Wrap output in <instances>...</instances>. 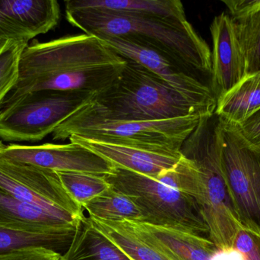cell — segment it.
Wrapping results in <instances>:
<instances>
[{
	"mask_svg": "<svg viewBox=\"0 0 260 260\" xmlns=\"http://www.w3.org/2000/svg\"><path fill=\"white\" fill-rule=\"evenodd\" d=\"M212 260H244L242 254L235 248L218 249Z\"/></svg>",
	"mask_w": 260,
	"mask_h": 260,
	"instance_id": "obj_29",
	"label": "cell"
},
{
	"mask_svg": "<svg viewBox=\"0 0 260 260\" xmlns=\"http://www.w3.org/2000/svg\"><path fill=\"white\" fill-rule=\"evenodd\" d=\"M212 52L211 87L217 102L247 76L246 62L232 17L222 12L210 26Z\"/></svg>",
	"mask_w": 260,
	"mask_h": 260,
	"instance_id": "obj_12",
	"label": "cell"
},
{
	"mask_svg": "<svg viewBox=\"0 0 260 260\" xmlns=\"http://www.w3.org/2000/svg\"><path fill=\"white\" fill-rule=\"evenodd\" d=\"M117 54L143 66L180 94L215 112L217 100L211 78L161 50L127 38H99Z\"/></svg>",
	"mask_w": 260,
	"mask_h": 260,
	"instance_id": "obj_9",
	"label": "cell"
},
{
	"mask_svg": "<svg viewBox=\"0 0 260 260\" xmlns=\"http://www.w3.org/2000/svg\"><path fill=\"white\" fill-rule=\"evenodd\" d=\"M120 76L59 127L105 121L151 122L214 114L143 66L127 61Z\"/></svg>",
	"mask_w": 260,
	"mask_h": 260,
	"instance_id": "obj_3",
	"label": "cell"
},
{
	"mask_svg": "<svg viewBox=\"0 0 260 260\" xmlns=\"http://www.w3.org/2000/svg\"><path fill=\"white\" fill-rule=\"evenodd\" d=\"M94 94L40 90L20 96L0 109V140L35 143L53 134Z\"/></svg>",
	"mask_w": 260,
	"mask_h": 260,
	"instance_id": "obj_7",
	"label": "cell"
},
{
	"mask_svg": "<svg viewBox=\"0 0 260 260\" xmlns=\"http://www.w3.org/2000/svg\"><path fill=\"white\" fill-rule=\"evenodd\" d=\"M67 21L86 35L127 38L161 50L211 78L212 51L192 24L180 20L98 9H66Z\"/></svg>",
	"mask_w": 260,
	"mask_h": 260,
	"instance_id": "obj_4",
	"label": "cell"
},
{
	"mask_svg": "<svg viewBox=\"0 0 260 260\" xmlns=\"http://www.w3.org/2000/svg\"><path fill=\"white\" fill-rule=\"evenodd\" d=\"M94 228L131 260H173L151 244L133 221H112L89 217Z\"/></svg>",
	"mask_w": 260,
	"mask_h": 260,
	"instance_id": "obj_18",
	"label": "cell"
},
{
	"mask_svg": "<svg viewBox=\"0 0 260 260\" xmlns=\"http://www.w3.org/2000/svg\"><path fill=\"white\" fill-rule=\"evenodd\" d=\"M0 189L49 212L83 219L84 209L71 198L56 171L0 157Z\"/></svg>",
	"mask_w": 260,
	"mask_h": 260,
	"instance_id": "obj_10",
	"label": "cell"
},
{
	"mask_svg": "<svg viewBox=\"0 0 260 260\" xmlns=\"http://www.w3.org/2000/svg\"><path fill=\"white\" fill-rule=\"evenodd\" d=\"M0 260H64L62 253L43 247H22L0 252Z\"/></svg>",
	"mask_w": 260,
	"mask_h": 260,
	"instance_id": "obj_26",
	"label": "cell"
},
{
	"mask_svg": "<svg viewBox=\"0 0 260 260\" xmlns=\"http://www.w3.org/2000/svg\"><path fill=\"white\" fill-rule=\"evenodd\" d=\"M105 178L138 206L144 216L142 223L209 236V227L197 201L187 194L157 179L122 168L114 167Z\"/></svg>",
	"mask_w": 260,
	"mask_h": 260,
	"instance_id": "obj_5",
	"label": "cell"
},
{
	"mask_svg": "<svg viewBox=\"0 0 260 260\" xmlns=\"http://www.w3.org/2000/svg\"><path fill=\"white\" fill-rule=\"evenodd\" d=\"M83 219L53 213L18 199L0 189V227L6 230L37 235L75 236Z\"/></svg>",
	"mask_w": 260,
	"mask_h": 260,
	"instance_id": "obj_14",
	"label": "cell"
},
{
	"mask_svg": "<svg viewBox=\"0 0 260 260\" xmlns=\"http://www.w3.org/2000/svg\"><path fill=\"white\" fill-rule=\"evenodd\" d=\"M57 174L69 195L82 208L111 187L102 176L73 172Z\"/></svg>",
	"mask_w": 260,
	"mask_h": 260,
	"instance_id": "obj_23",
	"label": "cell"
},
{
	"mask_svg": "<svg viewBox=\"0 0 260 260\" xmlns=\"http://www.w3.org/2000/svg\"><path fill=\"white\" fill-rule=\"evenodd\" d=\"M260 108V72L247 75L217 102L215 113L228 125L242 123Z\"/></svg>",
	"mask_w": 260,
	"mask_h": 260,
	"instance_id": "obj_20",
	"label": "cell"
},
{
	"mask_svg": "<svg viewBox=\"0 0 260 260\" xmlns=\"http://www.w3.org/2000/svg\"><path fill=\"white\" fill-rule=\"evenodd\" d=\"M27 44L21 41L0 43V108L18 81L20 60Z\"/></svg>",
	"mask_w": 260,
	"mask_h": 260,
	"instance_id": "obj_25",
	"label": "cell"
},
{
	"mask_svg": "<svg viewBox=\"0 0 260 260\" xmlns=\"http://www.w3.org/2000/svg\"><path fill=\"white\" fill-rule=\"evenodd\" d=\"M126 64L100 38L86 34L35 41L23 50L18 81L1 108L26 93L40 90L95 94L111 85Z\"/></svg>",
	"mask_w": 260,
	"mask_h": 260,
	"instance_id": "obj_1",
	"label": "cell"
},
{
	"mask_svg": "<svg viewBox=\"0 0 260 260\" xmlns=\"http://www.w3.org/2000/svg\"><path fill=\"white\" fill-rule=\"evenodd\" d=\"M64 260H131L85 218L76 230Z\"/></svg>",
	"mask_w": 260,
	"mask_h": 260,
	"instance_id": "obj_21",
	"label": "cell"
},
{
	"mask_svg": "<svg viewBox=\"0 0 260 260\" xmlns=\"http://www.w3.org/2000/svg\"><path fill=\"white\" fill-rule=\"evenodd\" d=\"M70 142L79 143L111 162L114 167L127 169L152 179H157L166 171L172 169L182 157L164 155L138 148L87 140L73 135Z\"/></svg>",
	"mask_w": 260,
	"mask_h": 260,
	"instance_id": "obj_15",
	"label": "cell"
},
{
	"mask_svg": "<svg viewBox=\"0 0 260 260\" xmlns=\"http://www.w3.org/2000/svg\"><path fill=\"white\" fill-rule=\"evenodd\" d=\"M199 116L151 122L105 121L70 127H58L55 140L76 135L87 140L138 148L164 155L182 157L180 149L198 125Z\"/></svg>",
	"mask_w": 260,
	"mask_h": 260,
	"instance_id": "obj_6",
	"label": "cell"
},
{
	"mask_svg": "<svg viewBox=\"0 0 260 260\" xmlns=\"http://www.w3.org/2000/svg\"><path fill=\"white\" fill-rule=\"evenodd\" d=\"M73 238L70 235L21 233L0 227V252L22 247H43L62 254V250H68Z\"/></svg>",
	"mask_w": 260,
	"mask_h": 260,
	"instance_id": "obj_24",
	"label": "cell"
},
{
	"mask_svg": "<svg viewBox=\"0 0 260 260\" xmlns=\"http://www.w3.org/2000/svg\"><path fill=\"white\" fill-rule=\"evenodd\" d=\"M233 248L242 254L244 260H260V235L241 226L237 232Z\"/></svg>",
	"mask_w": 260,
	"mask_h": 260,
	"instance_id": "obj_27",
	"label": "cell"
},
{
	"mask_svg": "<svg viewBox=\"0 0 260 260\" xmlns=\"http://www.w3.org/2000/svg\"><path fill=\"white\" fill-rule=\"evenodd\" d=\"M230 11L247 75L260 72V0L223 1Z\"/></svg>",
	"mask_w": 260,
	"mask_h": 260,
	"instance_id": "obj_17",
	"label": "cell"
},
{
	"mask_svg": "<svg viewBox=\"0 0 260 260\" xmlns=\"http://www.w3.org/2000/svg\"><path fill=\"white\" fill-rule=\"evenodd\" d=\"M222 121L215 113L200 119L180 149L178 189L192 197L218 249L233 248L241 227L222 168Z\"/></svg>",
	"mask_w": 260,
	"mask_h": 260,
	"instance_id": "obj_2",
	"label": "cell"
},
{
	"mask_svg": "<svg viewBox=\"0 0 260 260\" xmlns=\"http://www.w3.org/2000/svg\"><path fill=\"white\" fill-rule=\"evenodd\" d=\"M133 222L151 244L173 260H212L218 249L209 238L201 235Z\"/></svg>",
	"mask_w": 260,
	"mask_h": 260,
	"instance_id": "obj_16",
	"label": "cell"
},
{
	"mask_svg": "<svg viewBox=\"0 0 260 260\" xmlns=\"http://www.w3.org/2000/svg\"><path fill=\"white\" fill-rule=\"evenodd\" d=\"M222 123L223 172L238 220L260 235V149Z\"/></svg>",
	"mask_w": 260,
	"mask_h": 260,
	"instance_id": "obj_8",
	"label": "cell"
},
{
	"mask_svg": "<svg viewBox=\"0 0 260 260\" xmlns=\"http://www.w3.org/2000/svg\"><path fill=\"white\" fill-rule=\"evenodd\" d=\"M235 127L247 143L260 149V108Z\"/></svg>",
	"mask_w": 260,
	"mask_h": 260,
	"instance_id": "obj_28",
	"label": "cell"
},
{
	"mask_svg": "<svg viewBox=\"0 0 260 260\" xmlns=\"http://www.w3.org/2000/svg\"><path fill=\"white\" fill-rule=\"evenodd\" d=\"M66 9H98L166 19H186L180 0H69Z\"/></svg>",
	"mask_w": 260,
	"mask_h": 260,
	"instance_id": "obj_19",
	"label": "cell"
},
{
	"mask_svg": "<svg viewBox=\"0 0 260 260\" xmlns=\"http://www.w3.org/2000/svg\"><path fill=\"white\" fill-rule=\"evenodd\" d=\"M61 9L56 0H0V43L29 41L57 26Z\"/></svg>",
	"mask_w": 260,
	"mask_h": 260,
	"instance_id": "obj_13",
	"label": "cell"
},
{
	"mask_svg": "<svg viewBox=\"0 0 260 260\" xmlns=\"http://www.w3.org/2000/svg\"><path fill=\"white\" fill-rule=\"evenodd\" d=\"M91 218L105 221L144 222L140 209L122 192L110 187L83 207Z\"/></svg>",
	"mask_w": 260,
	"mask_h": 260,
	"instance_id": "obj_22",
	"label": "cell"
},
{
	"mask_svg": "<svg viewBox=\"0 0 260 260\" xmlns=\"http://www.w3.org/2000/svg\"><path fill=\"white\" fill-rule=\"evenodd\" d=\"M0 157L51 169L56 172L108 175L114 166L88 148L70 142L67 145H5L0 140Z\"/></svg>",
	"mask_w": 260,
	"mask_h": 260,
	"instance_id": "obj_11",
	"label": "cell"
}]
</instances>
